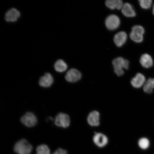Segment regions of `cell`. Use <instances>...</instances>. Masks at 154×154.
I'll return each instance as SVG.
<instances>
[{"label":"cell","instance_id":"1","mask_svg":"<svg viewBox=\"0 0 154 154\" xmlns=\"http://www.w3.org/2000/svg\"><path fill=\"white\" fill-rule=\"evenodd\" d=\"M112 64L115 72L117 75L120 76L124 74V69L128 70V69L129 62L128 60L119 57L113 60Z\"/></svg>","mask_w":154,"mask_h":154},{"label":"cell","instance_id":"2","mask_svg":"<svg viewBox=\"0 0 154 154\" xmlns=\"http://www.w3.org/2000/svg\"><path fill=\"white\" fill-rule=\"evenodd\" d=\"M32 149V146L24 139L17 142L14 147V151L17 154H30Z\"/></svg>","mask_w":154,"mask_h":154},{"label":"cell","instance_id":"3","mask_svg":"<svg viewBox=\"0 0 154 154\" xmlns=\"http://www.w3.org/2000/svg\"><path fill=\"white\" fill-rule=\"evenodd\" d=\"M55 124L57 126L66 128L70 126V120L68 115L63 113H60L56 116Z\"/></svg>","mask_w":154,"mask_h":154},{"label":"cell","instance_id":"4","mask_svg":"<svg viewBox=\"0 0 154 154\" xmlns=\"http://www.w3.org/2000/svg\"><path fill=\"white\" fill-rule=\"evenodd\" d=\"M20 121L25 126L31 128L37 124V119L33 113L28 112L21 117Z\"/></svg>","mask_w":154,"mask_h":154},{"label":"cell","instance_id":"5","mask_svg":"<svg viewBox=\"0 0 154 154\" xmlns=\"http://www.w3.org/2000/svg\"><path fill=\"white\" fill-rule=\"evenodd\" d=\"M120 20L116 15L112 14L108 17L105 20V25L108 29L113 30L116 29L120 26Z\"/></svg>","mask_w":154,"mask_h":154},{"label":"cell","instance_id":"6","mask_svg":"<svg viewBox=\"0 0 154 154\" xmlns=\"http://www.w3.org/2000/svg\"><path fill=\"white\" fill-rule=\"evenodd\" d=\"M82 77L81 73L77 69L73 68L70 69L67 72L65 79L67 82L74 83L80 80Z\"/></svg>","mask_w":154,"mask_h":154},{"label":"cell","instance_id":"7","mask_svg":"<svg viewBox=\"0 0 154 154\" xmlns=\"http://www.w3.org/2000/svg\"><path fill=\"white\" fill-rule=\"evenodd\" d=\"M93 140L95 145L100 148L105 147L108 142L107 137L101 133H96L94 136Z\"/></svg>","mask_w":154,"mask_h":154},{"label":"cell","instance_id":"8","mask_svg":"<svg viewBox=\"0 0 154 154\" xmlns=\"http://www.w3.org/2000/svg\"><path fill=\"white\" fill-rule=\"evenodd\" d=\"M146 81L145 76L141 73H138L131 80V84L133 87L137 88L143 87Z\"/></svg>","mask_w":154,"mask_h":154},{"label":"cell","instance_id":"9","mask_svg":"<svg viewBox=\"0 0 154 154\" xmlns=\"http://www.w3.org/2000/svg\"><path fill=\"white\" fill-rule=\"evenodd\" d=\"M20 16V13L18 10L12 8L9 10L5 14V19L7 22H16Z\"/></svg>","mask_w":154,"mask_h":154},{"label":"cell","instance_id":"10","mask_svg":"<svg viewBox=\"0 0 154 154\" xmlns=\"http://www.w3.org/2000/svg\"><path fill=\"white\" fill-rule=\"evenodd\" d=\"M54 82V79L52 75L49 73H46L40 79L38 83L40 86L43 88H49L51 87Z\"/></svg>","mask_w":154,"mask_h":154},{"label":"cell","instance_id":"11","mask_svg":"<svg viewBox=\"0 0 154 154\" xmlns=\"http://www.w3.org/2000/svg\"><path fill=\"white\" fill-rule=\"evenodd\" d=\"M100 113L98 111H94L90 112L87 118L88 124L92 126H97L100 125Z\"/></svg>","mask_w":154,"mask_h":154},{"label":"cell","instance_id":"12","mask_svg":"<svg viewBox=\"0 0 154 154\" xmlns=\"http://www.w3.org/2000/svg\"><path fill=\"white\" fill-rule=\"evenodd\" d=\"M128 36L126 32L121 31L118 32L114 36V43L117 47H122L126 43Z\"/></svg>","mask_w":154,"mask_h":154},{"label":"cell","instance_id":"13","mask_svg":"<svg viewBox=\"0 0 154 154\" xmlns=\"http://www.w3.org/2000/svg\"><path fill=\"white\" fill-rule=\"evenodd\" d=\"M121 11L123 14L127 17H134L136 15L133 7L129 3L124 4L121 9Z\"/></svg>","mask_w":154,"mask_h":154},{"label":"cell","instance_id":"14","mask_svg":"<svg viewBox=\"0 0 154 154\" xmlns=\"http://www.w3.org/2000/svg\"><path fill=\"white\" fill-rule=\"evenodd\" d=\"M140 63L142 66L145 68H149L153 65V60L149 55L144 54L140 57Z\"/></svg>","mask_w":154,"mask_h":154},{"label":"cell","instance_id":"15","mask_svg":"<svg viewBox=\"0 0 154 154\" xmlns=\"http://www.w3.org/2000/svg\"><path fill=\"white\" fill-rule=\"evenodd\" d=\"M106 5L108 8L111 9H122L124 3L121 0H107L106 1Z\"/></svg>","mask_w":154,"mask_h":154},{"label":"cell","instance_id":"16","mask_svg":"<svg viewBox=\"0 0 154 154\" xmlns=\"http://www.w3.org/2000/svg\"><path fill=\"white\" fill-rule=\"evenodd\" d=\"M143 90L145 93L152 94L154 91V78H149L147 80L143 86Z\"/></svg>","mask_w":154,"mask_h":154},{"label":"cell","instance_id":"17","mask_svg":"<svg viewBox=\"0 0 154 154\" xmlns=\"http://www.w3.org/2000/svg\"><path fill=\"white\" fill-rule=\"evenodd\" d=\"M54 67L55 70L59 72H64L67 69L66 63L61 59H59L57 60L55 63Z\"/></svg>","mask_w":154,"mask_h":154},{"label":"cell","instance_id":"18","mask_svg":"<svg viewBox=\"0 0 154 154\" xmlns=\"http://www.w3.org/2000/svg\"><path fill=\"white\" fill-rule=\"evenodd\" d=\"M138 145L140 149L146 150L149 149L150 146L149 140L147 138L142 137L138 140Z\"/></svg>","mask_w":154,"mask_h":154},{"label":"cell","instance_id":"19","mask_svg":"<svg viewBox=\"0 0 154 154\" xmlns=\"http://www.w3.org/2000/svg\"><path fill=\"white\" fill-rule=\"evenodd\" d=\"M36 154H51L49 148L45 144L38 146L36 149Z\"/></svg>","mask_w":154,"mask_h":154},{"label":"cell","instance_id":"20","mask_svg":"<svg viewBox=\"0 0 154 154\" xmlns=\"http://www.w3.org/2000/svg\"><path fill=\"white\" fill-rule=\"evenodd\" d=\"M131 39L137 43H141L143 41V35L131 32L130 35Z\"/></svg>","mask_w":154,"mask_h":154},{"label":"cell","instance_id":"21","mask_svg":"<svg viewBox=\"0 0 154 154\" xmlns=\"http://www.w3.org/2000/svg\"><path fill=\"white\" fill-rule=\"evenodd\" d=\"M140 6L142 8L147 9L150 8L152 4L151 0H139Z\"/></svg>","mask_w":154,"mask_h":154},{"label":"cell","instance_id":"22","mask_svg":"<svg viewBox=\"0 0 154 154\" xmlns=\"http://www.w3.org/2000/svg\"><path fill=\"white\" fill-rule=\"evenodd\" d=\"M132 32L143 35L144 33V29L141 26H135L133 27Z\"/></svg>","mask_w":154,"mask_h":154},{"label":"cell","instance_id":"23","mask_svg":"<svg viewBox=\"0 0 154 154\" xmlns=\"http://www.w3.org/2000/svg\"><path fill=\"white\" fill-rule=\"evenodd\" d=\"M52 154H67V152L65 149L59 148L56 150Z\"/></svg>","mask_w":154,"mask_h":154},{"label":"cell","instance_id":"24","mask_svg":"<svg viewBox=\"0 0 154 154\" xmlns=\"http://www.w3.org/2000/svg\"><path fill=\"white\" fill-rule=\"evenodd\" d=\"M153 15H154V5H153Z\"/></svg>","mask_w":154,"mask_h":154}]
</instances>
